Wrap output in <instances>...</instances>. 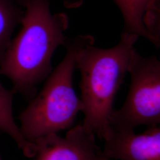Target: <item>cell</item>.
<instances>
[{"mask_svg": "<svg viewBox=\"0 0 160 160\" xmlns=\"http://www.w3.org/2000/svg\"><path fill=\"white\" fill-rule=\"evenodd\" d=\"M20 25L0 61V74L11 80L14 93L30 100L52 71L54 52L68 42L69 18L64 12L52 14L49 0H29Z\"/></svg>", "mask_w": 160, "mask_h": 160, "instance_id": "obj_1", "label": "cell"}, {"mask_svg": "<svg viewBox=\"0 0 160 160\" xmlns=\"http://www.w3.org/2000/svg\"><path fill=\"white\" fill-rule=\"evenodd\" d=\"M138 38L123 32L116 46L102 49L91 42L77 54L75 68L81 75L80 99L84 114L82 125L100 139L109 129L115 96L128 72Z\"/></svg>", "mask_w": 160, "mask_h": 160, "instance_id": "obj_2", "label": "cell"}, {"mask_svg": "<svg viewBox=\"0 0 160 160\" xmlns=\"http://www.w3.org/2000/svg\"><path fill=\"white\" fill-rule=\"evenodd\" d=\"M91 42H94L92 35H79L68 40L65 57L19 116L20 131L29 142L71 129L82 111V103L73 87V74L77 53Z\"/></svg>", "mask_w": 160, "mask_h": 160, "instance_id": "obj_3", "label": "cell"}, {"mask_svg": "<svg viewBox=\"0 0 160 160\" xmlns=\"http://www.w3.org/2000/svg\"><path fill=\"white\" fill-rule=\"evenodd\" d=\"M128 72L131 81L126 100L113 110L109 126L134 129L141 125L160 123V61L156 56L143 57L135 49L132 52Z\"/></svg>", "mask_w": 160, "mask_h": 160, "instance_id": "obj_4", "label": "cell"}, {"mask_svg": "<svg viewBox=\"0 0 160 160\" xmlns=\"http://www.w3.org/2000/svg\"><path fill=\"white\" fill-rule=\"evenodd\" d=\"M143 133L109 126L104 135L103 157L112 160H160V128L148 126Z\"/></svg>", "mask_w": 160, "mask_h": 160, "instance_id": "obj_5", "label": "cell"}, {"mask_svg": "<svg viewBox=\"0 0 160 160\" xmlns=\"http://www.w3.org/2000/svg\"><path fill=\"white\" fill-rule=\"evenodd\" d=\"M35 160H97L101 150L96 135L82 124L72 127L64 137L52 133L33 141Z\"/></svg>", "mask_w": 160, "mask_h": 160, "instance_id": "obj_6", "label": "cell"}, {"mask_svg": "<svg viewBox=\"0 0 160 160\" xmlns=\"http://www.w3.org/2000/svg\"><path fill=\"white\" fill-rule=\"evenodd\" d=\"M124 20V32L141 36L159 48L144 25V21L160 16V0H113ZM82 0H65L67 8H76Z\"/></svg>", "mask_w": 160, "mask_h": 160, "instance_id": "obj_7", "label": "cell"}, {"mask_svg": "<svg viewBox=\"0 0 160 160\" xmlns=\"http://www.w3.org/2000/svg\"><path fill=\"white\" fill-rule=\"evenodd\" d=\"M14 94L12 90L6 89L0 82V131L13 139L24 156L32 158L36 153V146L34 142L24 138L14 119L12 98Z\"/></svg>", "mask_w": 160, "mask_h": 160, "instance_id": "obj_8", "label": "cell"}, {"mask_svg": "<svg viewBox=\"0 0 160 160\" xmlns=\"http://www.w3.org/2000/svg\"><path fill=\"white\" fill-rule=\"evenodd\" d=\"M23 7L16 0H0V61L11 40L12 33L20 24Z\"/></svg>", "mask_w": 160, "mask_h": 160, "instance_id": "obj_9", "label": "cell"}, {"mask_svg": "<svg viewBox=\"0 0 160 160\" xmlns=\"http://www.w3.org/2000/svg\"><path fill=\"white\" fill-rule=\"evenodd\" d=\"M17 4L24 8V7L28 4L29 0H16Z\"/></svg>", "mask_w": 160, "mask_h": 160, "instance_id": "obj_10", "label": "cell"}, {"mask_svg": "<svg viewBox=\"0 0 160 160\" xmlns=\"http://www.w3.org/2000/svg\"><path fill=\"white\" fill-rule=\"evenodd\" d=\"M97 160H113L112 159H109L108 158H106L105 157H103L102 155L100 154V156L98 157V158H97Z\"/></svg>", "mask_w": 160, "mask_h": 160, "instance_id": "obj_11", "label": "cell"}, {"mask_svg": "<svg viewBox=\"0 0 160 160\" xmlns=\"http://www.w3.org/2000/svg\"><path fill=\"white\" fill-rule=\"evenodd\" d=\"M0 160H1V159H0Z\"/></svg>", "mask_w": 160, "mask_h": 160, "instance_id": "obj_12", "label": "cell"}]
</instances>
